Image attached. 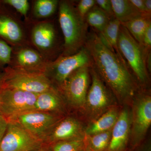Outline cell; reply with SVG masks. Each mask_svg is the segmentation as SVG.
Listing matches in <instances>:
<instances>
[{"instance_id": "cell-18", "label": "cell", "mask_w": 151, "mask_h": 151, "mask_svg": "<svg viewBox=\"0 0 151 151\" xmlns=\"http://www.w3.org/2000/svg\"><path fill=\"white\" fill-rule=\"evenodd\" d=\"M0 36L14 45L21 43L24 34L20 25L12 18L0 16Z\"/></svg>"}, {"instance_id": "cell-13", "label": "cell", "mask_w": 151, "mask_h": 151, "mask_svg": "<svg viewBox=\"0 0 151 151\" xmlns=\"http://www.w3.org/2000/svg\"><path fill=\"white\" fill-rule=\"evenodd\" d=\"M122 108L112 130L111 139L105 151H128L131 127V110L127 105Z\"/></svg>"}, {"instance_id": "cell-17", "label": "cell", "mask_w": 151, "mask_h": 151, "mask_svg": "<svg viewBox=\"0 0 151 151\" xmlns=\"http://www.w3.org/2000/svg\"><path fill=\"white\" fill-rule=\"evenodd\" d=\"M121 109L115 105L103 113L97 120L86 127L85 136H89L111 131L119 119Z\"/></svg>"}, {"instance_id": "cell-26", "label": "cell", "mask_w": 151, "mask_h": 151, "mask_svg": "<svg viewBox=\"0 0 151 151\" xmlns=\"http://www.w3.org/2000/svg\"><path fill=\"white\" fill-rule=\"evenodd\" d=\"M4 2L15 9L22 15L27 17L29 8L27 0H5Z\"/></svg>"}, {"instance_id": "cell-37", "label": "cell", "mask_w": 151, "mask_h": 151, "mask_svg": "<svg viewBox=\"0 0 151 151\" xmlns=\"http://www.w3.org/2000/svg\"><path fill=\"white\" fill-rule=\"evenodd\" d=\"M4 78V76H3L0 74V87L1 86L2 84H3Z\"/></svg>"}, {"instance_id": "cell-16", "label": "cell", "mask_w": 151, "mask_h": 151, "mask_svg": "<svg viewBox=\"0 0 151 151\" xmlns=\"http://www.w3.org/2000/svg\"><path fill=\"white\" fill-rule=\"evenodd\" d=\"M56 35L55 29L51 23L42 22L33 28L32 40L34 45L41 51H48L54 46Z\"/></svg>"}, {"instance_id": "cell-8", "label": "cell", "mask_w": 151, "mask_h": 151, "mask_svg": "<svg viewBox=\"0 0 151 151\" xmlns=\"http://www.w3.org/2000/svg\"><path fill=\"white\" fill-rule=\"evenodd\" d=\"M61 116L53 113L32 111L13 116L7 120L18 123L34 137L44 143L49 133L63 118Z\"/></svg>"}, {"instance_id": "cell-15", "label": "cell", "mask_w": 151, "mask_h": 151, "mask_svg": "<svg viewBox=\"0 0 151 151\" xmlns=\"http://www.w3.org/2000/svg\"><path fill=\"white\" fill-rule=\"evenodd\" d=\"M65 101L55 87L38 94L34 111H42L62 116L65 114Z\"/></svg>"}, {"instance_id": "cell-31", "label": "cell", "mask_w": 151, "mask_h": 151, "mask_svg": "<svg viewBox=\"0 0 151 151\" xmlns=\"http://www.w3.org/2000/svg\"><path fill=\"white\" fill-rule=\"evenodd\" d=\"M130 1L136 9L141 14L142 16L151 18V17L149 16L146 14L144 0H130Z\"/></svg>"}, {"instance_id": "cell-14", "label": "cell", "mask_w": 151, "mask_h": 151, "mask_svg": "<svg viewBox=\"0 0 151 151\" xmlns=\"http://www.w3.org/2000/svg\"><path fill=\"white\" fill-rule=\"evenodd\" d=\"M14 63V69L16 70L45 73L48 63L35 50L24 47L17 52Z\"/></svg>"}, {"instance_id": "cell-5", "label": "cell", "mask_w": 151, "mask_h": 151, "mask_svg": "<svg viewBox=\"0 0 151 151\" xmlns=\"http://www.w3.org/2000/svg\"><path fill=\"white\" fill-rule=\"evenodd\" d=\"M129 144L132 151L145 140L151 124V97L142 89L132 100Z\"/></svg>"}, {"instance_id": "cell-11", "label": "cell", "mask_w": 151, "mask_h": 151, "mask_svg": "<svg viewBox=\"0 0 151 151\" xmlns=\"http://www.w3.org/2000/svg\"><path fill=\"white\" fill-rule=\"evenodd\" d=\"M37 94L19 89L2 88V116L8 119L34 111Z\"/></svg>"}, {"instance_id": "cell-30", "label": "cell", "mask_w": 151, "mask_h": 151, "mask_svg": "<svg viewBox=\"0 0 151 151\" xmlns=\"http://www.w3.org/2000/svg\"><path fill=\"white\" fill-rule=\"evenodd\" d=\"M142 45L147 51L151 50V24L149 25L143 36Z\"/></svg>"}, {"instance_id": "cell-33", "label": "cell", "mask_w": 151, "mask_h": 151, "mask_svg": "<svg viewBox=\"0 0 151 151\" xmlns=\"http://www.w3.org/2000/svg\"><path fill=\"white\" fill-rule=\"evenodd\" d=\"M8 125V120L2 115L0 116V142L4 135Z\"/></svg>"}, {"instance_id": "cell-1", "label": "cell", "mask_w": 151, "mask_h": 151, "mask_svg": "<svg viewBox=\"0 0 151 151\" xmlns=\"http://www.w3.org/2000/svg\"><path fill=\"white\" fill-rule=\"evenodd\" d=\"M85 47L92 65L119 104L127 105L142 89L124 58L103 43L97 33H88Z\"/></svg>"}, {"instance_id": "cell-28", "label": "cell", "mask_w": 151, "mask_h": 151, "mask_svg": "<svg viewBox=\"0 0 151 151\" xmlns=\"http://www.w3.org/2000/svg\"><path fill=\"white\" fill-rule=\"evenodd\" d=\"M96 4V0H81L78 2L76 9L80 16L85 19L87 13Z\"/></svg>"}, {"instance_id": "cell-21", "label": "cell", "mask_w": 151, "mask_h": 151, "mask_svg": "<svg viewBox=\"0 0 151 151\" xmlns=\"http://www.w3.org/2000/svg\"><path fill=\"white\" fill-rule=\"evenodd\" d=\"M85 19L88 25L92 27L98 33H100L105 29L112 19L96 4L87 13Z\"/></svg>"}, {"instance_id": "cell-10", "label": "cell", "mask_w": 151, "mask_h": 151, "mask_svg": "<svg viewBox=\"0 0 151 151\" xmlns=\"http://www.w3.org/2000/svg\"><path fill=\"white\" fill-rule=\"evenodd\" d=\"M45 146L18 123L8 120L6 130L0 142V151H32Z\"/></svg>"}, {"instance_id": "cell-4", "label": "cell", "mask_w": 151, "mask_h": 151, "mask_svg": "<svg viewBox=\"0 0 151 151\" xmlns=\"http://www.w3.org/2000/svg\"><path fill=\"white\" fill-rule=\"evenodd\" d=\"M91 84L81 110L89 124L97 120L111 107L117 105L116 98L92 65L89 67Z\"/></svg>"}, {"instance_id": "cell-7", "label": "cell", "mask_w": 151, "mask_h": 151, "mask_svg": "<svg viewBox=\"0 0 151 151\" xmlns=\"http://www.w3.org/2000/svg\"><path fill=\"white\" fill-rule=\"evenodd\" d=\"M92 64L91 55L84 46L77 53L60 57L55 61L48 63L45 74L57 88L61 85L74 70Z\"/></svg>"}, {"instance_id": "cell-23", "label": "cell", "mask_w": 151, "mask_h": 151, "mask_svg": "<svg viewBox=\"0 0 151 151\" xmlns=\"http://www.w3.org/2000/svg\"><path fill=\"white\" fill-rule=\"evenodd\" d=\"M112 130L85 136L84 139L85 151H106L111 139Z\"/></svg>"}, {"instance_id": "cell-27", "label": "cell", "mask_w": 151, "mask_h": 151, "mask_svg": "<svg viewBox=\"0 0 151 151\" xmlns=\"http://www.w3.org/2000/svg\"><path fill=\"white\" fill-rule=\"evenodd\" d=\"M12 49L4 41L0 40V62L7 64L11 61Z\"/></svg>"}, {"instance_id": "cell-24", "label": "cell", "mask_w": 151, "mask_h": 151, "mask_svg": "<svg viewBox=\"0 0 151 151\" xmlns=\"http://www.w3.org/2000/svg\"><path fill=\"white\" fill-rule=\"evenodd\" d=\"M58 4L57 0H37L34 5V14L38 18L51 16L55 12Z\"/></svg>"}, {"instance_id": "cell-36", "label": "cell", "mask_w": 151, "mask_h": 151, "mask_svg": "<svg viewBox=\"0 0 151 151\" xmlns=\"http://www.w3.org/2000/svg\"><path fill=\"white\" fill-rule=\"evenodd\" d=\"M2 88L0 87V116L1 115Z\"/></svg>"}, {"instance_id": "cell-34", "label": "cell", "mask_w": 151, "mask_h": 151, "mask_svg": "<svg viewBox=\"0 0 151 151\" xmlns=\"http://www.w3.org/2000/svg\"><path fill=\"white\" fill-rule=\"evenodd\" d=\"M145 9L146 14L151 17V0H144Z\"/></svg>"}, {"instance_id": "cell-20", "label": "cell", "mask_w": 151, "mask_h": 151, "mask_svg": "<svg viewBox=\"0 0 151 151\" xmlns=\"http://www.w3.org/2000/svg\"><path fill=\"white\" fill-rule=\"evenodd\" d=\"M111 1L114 17L121 24L142 16L132 4L130 0Z\"/></svg>"}, {"instance_id": "cell-9", "label": "cell", "mask_w": 151, "mask_h": 151, "mask_svg": "<svg viewBox=\"0 0 151 151\" xmlns=\"http://www.w3.org/2000/svg\"><path fill=\"white\" fill-rule=\"evenodd\" d=\"M55 87L45 73L12 69L4 76L1 88L22 90L39 94Z\"/></svg>"}, {"instance_id": "cell-6", "label": "cell", "mask_w": 151, "mask_h": 151, "mask_svg": "<svg viewBox=\"0 0 151 151\" xmlns=\"http://www.w3.org/2000/svg\"><path fill=\"white\" fill-rule=\"evenodd\" d=\"M90 67L84 66L74 70L57 88L64 101L70 107L80 111L84 107L90 86Z\"/></svg>"}, {"instance_id": "cell-25", "label": "cell", "mask_w": 151, "mask_h": 151, "mask_svg": "<svg viewBox=\"0 0 151 151\" xmlns=\"http://www.w3.org/2000/svg\"><path fill=\"white\" fill-rule=\"evenodd\" d=\"M49 146L52 151H85L84 139L60 141Z\"/></svg>"}, {"instance_id": "cell-2", "label": "cell", "mask_w": 151, "mask_h": 151, "mask_svg": "<svg viewBox=\"0 0 151 151\" xmlns=\"http://www.w3.org/2000/svg\"><path fill=\"white\" fill-rule=\"evenodd\" d=\"M59 22L64 37L63 56L72 55L85 46L88 25L80 16L73 3L59 2Z\"/></svg>"}, {"instance_id": "cell-32", "label": "cell", "mask_w": 151, "mask_h": 151, "mask_svg": "<svg viewBox=\"0 0 151 151\" xmlns=\"http://www.w3.org/2000/svg\"><path fill=\"white\" fill-rule=\"evenodd\" d=\"M132 151H151L150 140H144Z\"/></svg>"}, {"instance_id": "cell-3", "label": "cell", "mask_w": 151, "mask_h": 151, "mask_svg": "<svg viewBox=\"0 0 151 151\" xmlns=\"http://www.w3.org/2000/svg\"><path fill=\"white\" fill-rule=\"evenodd\" d=\"M118 47L132 74L141 88H146L150 83V73L147 65L149 52L138 43L126 27L122 24L119 29Z\"/></svg>"}, {"instance_id": "cell-22", "label": "cell", "mask_w": 151, "mask_h": 151, "mask_svg": "<svg viewBox=\"0 0 151 151\" xmlns=\"http://www.w3.org/2000/svg\"><path fill=\"white\" fill-rule=\"evenodd\" d=\"M150 24V18L141 16L121 24L127 29L130 34L138 43L142 45L144 33L146 29Z\"/></svg>"}, {"instance_id": "cell-29", "label": "cell", "mask_w": 151, "mask_h": 151, "mask_svg": "<svg viewBox=\"0 0 151 151\" xmlns=\"http://www.w3.org/2000/svg\"><path fill=\"white\" fill-rule=\"evenodd\" d=\"M96 4L108 14L111 19L115 18L111 0H96Z\"/></svg>"}, {"instance_id": "cell-35", "label": "cell", "mask_w": 151, "mask_h": 151, "mask_svg": "<svg viewBox=\"0 0 151 151\" xmlns=\"http://www.w3.org/2000/svg\"><path fill=\"white\" fill-rule=\"evenodd\" d=\"M32 151H52L50 149L49 146H45L43 147L42 148L39 150H36Z\"/></svg>"}, {"instance_id": "cell-19", "label": "cell", "mask_w": 151, "mask_h": 151, "mask_svg": "<svg viewBox=\"0 0 151 151\" xmlns=\"http://www.w3.org/2000/svg\"><path fill=\"white\" fill-rule=\"evenodd\" d=\"M121 24V22L115 18L111 19L105 29L97 34L107 47L124 58L118 47V35Z\"/></svg>"}, {"instance_id": "cell-12", "label": "cell", "mask_w": 151, "mask_h": 151, "mask_svg": "<svg viewBox=\"0 0 151 151\" xmlns=\"http://www.w3.org/2000/svg\"><path fill=\"white\" fill-rule=\"evenodd\" d=\"M85 129L82 122L75 117L62 118L49 133L44 143L49 146L60 141L84 139Z\"/></svg>"}]
</instances>
